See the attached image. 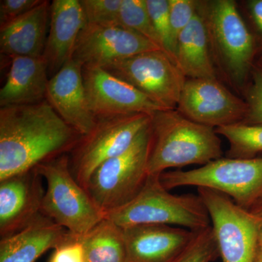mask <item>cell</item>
I'll return each instance as SVG.
<instances>
[{
  "label": "cell",
  "mask_w": 262,
  "mask_h": 262,
  "mask_svg": "<svg viewBox=\"0 0 262 262\" xmlns=\"http://www.w3.org/2000/svg\"><path fill=\"white\" fill-rule=\"evenodd\" d=\"M81 137L46 99L0 108V180L70 154Z\"/></svg>",
  "instance_id": "6da1fadb"
},
{
  "label": "cell",
  "mask_w": 262,
  "mask_h": 262,
  "mask_svg": "<svg viewBox=\"0 0 262 262\" xmlns=\"http://www.w3.org/2000/svg\"><path fill=\"white\" fill-rule=\"evenodd\" d=\"M151 143L148 173L160 175L170 168L203 165L222 158V141L215 128L196 123L177 110L150 115Z\"/></svg>",
  "instance_id": "7a4b0ae2"
},
{
  "label": "cell",
  "mask_w": 262,
  "mask_h": 262,
  "mask_svg": "<svg viewBox=\"0 0 262 262\" xmlns=\"http://www.w3.org/2000/svg\"><path fill=\"white\" fill-rule=\"evenodd\" d=\"M213 62L227 80L244 89L254 64L256 42L233 0L199 1Z\"/></svg>",
  "instance_id": "3957f363"
},
{
  "label": "cell",
  "mask_w": 262,
  "mask_h": 262,
  "mask_svg": "<svg viewBox=\"0 0 262 262\" xmlns=\"http://www.w3.org/2000/svg\"><path fill=\"white\" fill-rule=\"evenodd\" d=\"M160 176L149 175L132 201L105 217L122 228L154 224L198 232L211 226L209 213L198 194H172L164 187Z\"/></svg>",
  "instance_id": "277c9868"
},
{
  "label": "cell",
  "mask_w": 262,
  "mask_h": 262,
  "mask_svg": "<svg viewBox=\"0 0 262 262\" xmlns=\"http://www.w3.org/2000/svg\"><path fill=\"white\" fill-rule=\"evenodd\" d=\"M151 143L149 122L126 151L103 162L91 174L85 190L105 216L128 204L145 185Z\"/></svg>",
  "instance_id": "5b68a950"
},
{
  "label": "cell",
  "mask_w": 262,
  "mask_h": 262,
  "mask_svg": "<svg viewBox=\"0 0 262 262\" xmlns=\"http://www.w3.org/2000/svg\"><path fill=\"white\" fill-rule=\"evenodd\" d=\"M36 169L47 183L42 214L76 237H82L105 218L72 175L69 154L40 163Z\"/></svg>",
  "instance_id": "8992f818"
},
{
  "label": "cell",
  "mask_w": 262,
  "mask_h": 262,
  "mask_svg": "<svg viewBox=\"0 0 262 262\" xmlns=\"http://www.w3.org/2000/svg\"><path fill=\"white\" fill-rule=\"evenodd\" d=\"M160 178L168 190L182 187L212 189L249 211L262 196V158L226 157L192 170L164 172Z\"/></svg>",
  "instance_id": "52a82bcc"
},
{
  "label": "cell",
  "mask_w": 262,
  "mask_h": 262,
  "mask_svg": "<svg viewBox=\"0 0 262 262\" xmlns=\"http://www.w3.org/2000/svg\"><path fill=\"white\" fill-rule=\"evenodd\" d=\"M96 120L94 128L82 136L69 154L72 175L84 189L91 174L101 163L132 145L149 125L150 115L132 114Z\"/></svg>",
  "instance_id": "ba28073f"
},
{
  "label": "cell",
  "mask_w": 262,
  "mask_h": 262,
  "mask_svg": "<svg viewBox=\"0 0 262 262\" xmlns=\"http://www.w3.org/2000/svg\"><path fill=\"white\" fill-rule=\"evenodd\" d=\"M206 206L222 262H254L262 220L222 193L198 188Z\"/></svg>",
  "instance_id": "9c48e42d"
},
{
  "label": "cell",
  "mask_w": 262,
  "mask_h": 262,
  "mask_svg": "<svg viewBox=\"0 0 262 262\" xmlns=\"http://www.w3.org/2000/svg\"><path fill=\"white\" fill-rule=\"evenodd\" d=\"M163 110H177L185 76L162 50L139 53L104 67Z\"/></svg>",
  "instance_id": "30bf717a"
},
{
  "label": "cell",
  "mask_w": 262,
  "mask_h": 262,
  "mask_svg": "<svg viewBox=\"0 0 262 262\" xmlns=\"http://www.w3.org/2000/svg\"><path fill=\"white\" fill-rule=\"evenodd\" d=\"M177 110L196 123L215 129L244 122L247 104L217 78L187 79Z\"/></svg>",
  "instance_id": "8fae6325"
},
{
  "label": "cell",
  "mask_w": 262,
  "mask_h": 262,
  "mask_svg": "<svg viewBox=\"0 0 262 262\" xmlns=\"http://www.w3.org/2000/svg\"><path fill=\"white\" fill-rule=\"evenodd\" d=\"M156 50L161 49L122 26L88 24L80 33L72 58L83 67L104 68L139 53Z\"/></svg>",
  "instance_id": "7c38bea8"
},
{
  "label": "cell",
  "mask_w": 262,
  "mask_h": 262,
  "mask_svg": "<svg viewBox=\"0 0 262 262\" xmlns=\"http://www.w3.org/2000/svg\"><path fill=\"white\" fill-rule=\"evenodd\" d=\"M86 97L91 113L101 117L147 114L163 110L125 81L101 67H83Z\"/></svg>",
  "instance_id": "4fadbf2b"
},
{
  "label": "cell",
  "mask_w": 262,
  "mask_h": 262,
  "mask_svg": "<svg viewBox=\"0 0 262 262\" xmlns=\"http://www.w3.org/2000/svg\"><path fill=\"white\" fill-rule=\"evenodd\" d=\"M36 168L0 180V237H10L42 214L46 190Z\"/></svg>",
  "instance_id": "5bb4252c"
},
{
  "label": "cell",
  "mask_w": 262,
  "mask_h": 262,
  "mask_svg": "<svg viewBox=\"0 0 262 262\" xmlns=\"http://www.w3.org/2000/svg\"><path fill=\"white\" fill-rule=\"evenodd\" d=\"M83 64L70 60L48 82L46 100L60 117L80 135L89 134L96 125L84 89Z\"/></svg>",
  "instance_id": "9a60e30c"
},
{
  "label": "cell",
  "mask_w": 262,
  "mask_h": 262,
  "mask_svg": "<svg viewBox=\"0 0 262 262\" xmlns=\"http://www.w3.org/2000/svg\"><path fill=\"white\" fill-rule=\"evenodd\" d=\"M126 262H173L196 232L182 227L144 224L124 227Z\"/></svg>",
  "instance_id": "2e32d148"
},
{
  "label": "cell",
  "mask_w": 262,
  "mask_h": 262,
  "mask_svg": "<svg viewBox=\"0 0 262 262\" xmlns=\"http://www.w3.org/2000/svg\"><path fill=\"white\" fill-rule=\"evenodd\" d=\"M80 0H53L50 11V29L42 57L48 75H56L73 58L81 31L87 25Z\"/></svg>",
  "instance_id": "e0dca14e"
},
{
  "label": "cell",
  "mask_w": 262,
  "mask_h": 262,
  "mask_svg": "<svg viewBox=\"0 0 262 262\" xmlns=\"http://www.w3.org/2000/svg\"><path fill=\"white\" fill-rule=\"evenodd\" d=\"M73 235L44 214L27 227L0 241V262H35Z\"/></svg>",
  "instance_id": "ac0fdd59"
},
{
  "label": "cell",
  "mask_w": 262,
  "mask_h": 262,
  "mask_svg": "<svg viewBox=\"0 0 262 262\" xmlns=\"http://www.w3.org/2000/svg\"><path fill=\"white\" fill-rule=\"evenodd\" d=\"M51 4L41 3L18 18L0 26V51L10 56H42Z\"/></svg>",
  "instance_id": "d6986e66"
},
{
  "label": "cell",
  "mask_w": 262,
  "mask_h": 262,
  "mask_svg": "<svg viewBox=\"0 0 262 262\" xmlns=\"http://www.w3.org/2000/svg\"><path fill=\"white\" fill-rule=\"evenodd\" d=\"M6 82L0 90L1 107L34 104L46 99L47 63L42 56H10Z\"/></svg>",
  "instance_id": "ffe728a7"
},
{
  "label": "cell",
  "mask_w": 262,
  "mask_h": 262,
  "mask_svg": "<svg viewBox=\"0 0 262 262\" xmlns=\"http://www.w3.org/2000/svg\"><path fill=\"white\" fill-rule=\"evenodd\" d=\"M175 63L187 79L217 78L207 29L200 8L177 39Z\"/></svg>",
  "instance_id": "44dd1931"
},
{
  "label": "cell",
  "mask_w": 262,
  "mask_h": 262,
  "mask_svg": "<svg viewBox=\"0 0 262 262\" xmlns=\"http://www.w3.org/2000/svg\"><path fill=\"white\" fill-rule=\"evenodd\" d=\"M85 262H126L123 229L105 217L80 237Z\"/></svg>",
  "instance_id": "7402d4cb"
},
{
  "label": "cell",
  "mask_w": 262,
  "mask_h": 262,
  "mask_svg": "<svg viewBox=\"0 0 262 262\" xmlns=\"http://www.w3.org/2000/svg\"><path fill=\"white\" fill-rule=\"evenodd\" d=\"M215 130L228 141L227 158L251 159L262 153V124L241 122L217 127Z\"/></svg>",
  "instance_id": "603a6c76"
},
{
  "label": "cell",
  "mask_w": 262,
  "mask_h": 262,
  "mask_svg": "<svg viewBox=\"0 0 262 262\" xmlns=\"http://www.w3.org/2000/svg\"><path fill=\"white\" fill-rule=\"evenodd\" d=\"M120 25L140 34L162 50L159 37L148 11L146 0H122Z\"/></svg>",
  "instance_id": "cb8c5ba5"
},
{
  "label": "cell",
  "mask_w": 262,
  "mask_h": 262,
  "mask_svg": "<svg viewBox=\"0 0 262 262\" xmlns=\"http://www.w3.org/2000/svg\"><path fill=\"white\" fill-rule=\"evenodd\" d=\"M146 3L162 50L175 62L176 44L170 27L168 0H146Z\"/></svg>",
  "instance_id": "d4e9b609"
},
{
  "label": "cell",
  "mask_w": 262,
  "mask_h": 262,
  "mask_svg": "<svg viewBox=\"0 0 262 262\" xmlns=\"http://www.w3.org/2000/svg\"><path fill=\"white\" fill-rule=\"evenodd\" d=\"M220 256L211 226L196 232L191 244L173 262H212Z\"/></svg>",
  "instance_id": "484cf974"
},
{
  "label": "cell",
  "mask_w": 262,
  "mask_h": 262,
  "mask_svg": "<svg viewBox=\"0 0 262 262\" xmlns=\"http://www.w3.org/2000/svg\"><path fill=\"white\" fill-rule=\"evenodd\" d=\"M88 24L120 25L122 0H80Z\"/></svg>",
  "instance_id": "4316f807"
},
{
  "label": "cell",
  "mask_w": 262,
  "mask_h": 262,
  "mask_svg": "<svg viewBox=\"0 0 262 262\" xmlns=\"http://www.w3.org/2000/svg\"><path fill=\"white\" fill-rule=\"evenodd\" d=\"M245 89L247 114L243 123L262 124V61L254 63Z\"/></svg>",
  "instance_id": "83f0119b"
},
{
  "label": "cell",
  "mask_w": 262,
  "mask_h": 262,
  "mask_svg": "<svg viewBox=\"0 0 262 262\" xmlns=\"http://www.w3.org/2000/svg\"><path fill=\"white\" fill-rule=\"evenodd\" d=\"M170 27L176 47L177 39L183 30L195 16L198 1L194 0H168Z\"/></svg>",
  "instance_id": "f1b7e54d"
},
{
  "label": "cell",
  "mask_w": 262,
  "mask_h": 262,
  "mask_svg": "<svg viewBox=\"0 0 262 262\" xmlns=\"http://www.w3.org/2000/svg\"><path fill=\"white\" fill-rule=\"evenodd\" d=\"M42 0H1L0 1V26L8 23L27 13L41 3Z\"/></svg>",
  "instance_id": "f546056e"
},
{
  "label": "cell",
  "mask_w": 262,
  "mask_h": 262,
  "mask_svg": "<svg viewBox=\"0 0 262 262\" xmlns=\"http://www.w3.org/2000/svg\"><path fill=\"white\" fill-rule=\"evenodd\" d=\"M49 262H85L83 246L77 237L58 246L52 253Z\"/></svg>",
  "instance_id": "4dcf8cb0"
},
{
  "label": "cell",
  "mask_w": 262,
  "mask_h": 262,
  "mask_svg": "<svg viewBox=\"0 0 262 262\" xmlns=\"http://www.w3.org/2000/svg\"><path fill=\"white\" fill-rule=\"evenodd\" d=\"M247 6L253 24L262 37V0H250Z\"/></svg>",
  "instance_id": "1f68e13d"
},
{
  "label": "cell",
  "mask_w": 262,
  "mask_h": 262,
  "mask_svg": "<svg viewBox=\"0 0 262 262\" xmlns=\"http://www.w3.org/2000/svg\"><path fill=\"white\" fill-rule=\"evenodd\" d=\"M253 214L256 215L258 218L262 220V196L256 203L254 206L249 210Z\"/></svg>",
  "instance_id": "d6a6232c"
},
{
  "label": "cell",
  "mask_w": 262,
  "mask_h": 262,
  "mask_svg": "<svg viewBox=\"0 0 262 262\" xmlns=\"http://www.w3.org/2000/svg\"><path fill=\"white\" fill-rule=\"evenodd\" d=\"M258 251L262 253V226L258 234Z\"/></svg>",
  "instance_id": "836d02e7"
},
{
  "label": "cell",
  "mask_w": 262,
  "mask_h": 262,
  "mask_svg": "<svg viewBox=\"0 0 262 262\" xmlns=\"http://www.w3.org/2000/svg\"><path fill=\"white\" fill-rule=\"evenodd\" d=\"M254 262H262V253L258 251Z\"/></svg>",
  "instance_id": "e575fe53"
}]
</instances>
